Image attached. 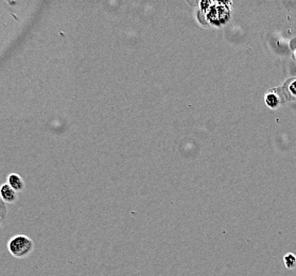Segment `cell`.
Returning <instances> with one entry per match:
<instances>
[{"instance_id": "cell-1", "label": "cell", "mask_w": 296, "mask_h": 276, "mask_svg": "<svg viewBox=\"0 0 296 276\" xmlns=\"http://www.w3.org/2000/svg\"><path fill=\"white\" fill-rule=\"evenodd\" d=\"M8 251L13 257L24 259L34 251V242L26 235H16L9 240Z\"/></svg>"}, {"instance_id": "cell-2", "label": "cell", "mask_w": 296, "mask_h": 276, "mask_svg": "<svg viewBox=\"0 0 296 276\" xmlns=\"http://www.w3.org/2000/svg\"><path fill=\"white\" fill-rule=\"evenodd\" d=\"M0 196L4 202L12 203L16 200V191L9 184H4L0 187Z\"/></svg>"}, {"instance_id": "cell-3", "label": "cell", "mask_w": 296, "mask_h": 276, "mask_svg": "<svg viewBox=\"0 0 296 276\" xmlns=\"http://www.w3.org/2000/svg\"><path fill=\"white\" fill-rule=\"evenodd\" d=\"M9 185L14 189L15 191H20L24 189L25 187V183H24V180L23 178L18 176V174L14 173V174H11V176H9Z\"/></svg>"}, {"instance_id": "cell-4", "label": "cell", "mask_w": 296, "mask_h": 276, "mask_svg": "<svg viewBox=\"0 0 296 276\" xmlns=\"http://www.w3.org/2000/svg\"><path fill=\"white\" fill-rule=\"evenodd\" d=\"M266 103L268 107H271V109H277L280 104V98L276 92H270L266 96Z\"/></svg>"}, {"instance_id": "cell-5", "label": "cell", "mask_w": 296, "mask_h": 276, "mask_svg": "<svg viewBox=\"0 0 296 276\" xmlns=\"http://www.w3.org/2000/svg\"><path fill=\"white\" fill-rule=\"evenodd\" d=\"M284 264L288 270H294L296 268V256L293 253H287L284 256Z\"/></svg>"}, {"instance_id": "cell-6", "label": "cell", "mask_w": 296, "mask_h": 276, "mask_svg": "<svg viewBox=\"0 0 296 276\" xmlns=\"http://www.w3.org/2000/svg\"><path fill=\"white\" fill-rule=\"evenodd\" d=\"M289 91H290V92L294 97H296V79L293 80L290 85H289Z\"/></svg>"}, {"instance_id": "cell-7", "label": "cell", "mask_w": 296, "mask_h": 276, "mask_svg": "<svg viewBox=\"0 0 296 276\" xmlns=\"http://www.w3.org/2000/svg\"><path fill=\"white\" fill-rule=\"evenodd\" d=\"M211 4H212V3H211L210 1H208V0H204V1H202V2H201V9L203 10V11L209 10Z\"/></svg>"}, {"instance_id": "cell-8", "label": "cell", "mask_w": 296, "mask_h": 276, "mask_svg": "<svg viewBox=\"0 0 296 276\" xmlns=\"http://www.w3.org/2000/svg\"><path fill=\"white\" fill-rule=\"evenodd\" d=\"M3 219H4V217H3V216H1V215H0V226H1V224H2Z\"/></svg>"}, {"instance_id": "cell-9", "label": "cell", "mask_w": 296, "mask_h": 276, "mask_svg": "<svg viewBox=\"0 0 296 276\" xmlns=\"http://www.w3.org/2000/svg\"><path fill=\"white\" fill-rule=\"evenodd\" d=\"M295 58H296V51H295Z\"/></svg>"}]
</instances>
